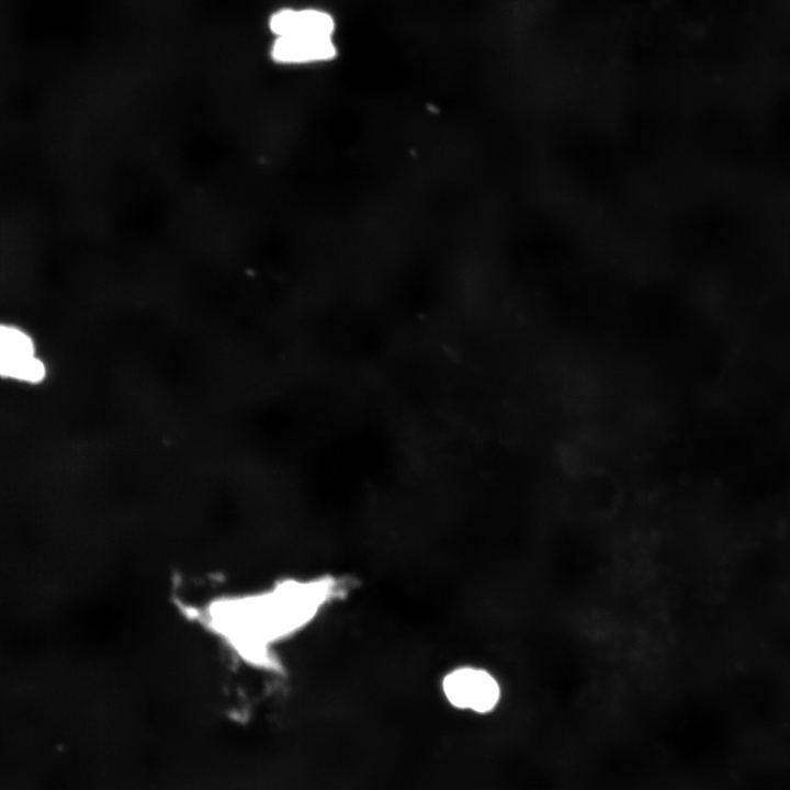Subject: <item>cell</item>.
<instances>
[{
    "label": "cell",
    "mask_w": 790,
    "mask_h": 790,
    "mask_svg": "<svg viewBox=\"0 0 790 790\" xmlns=\"http://www.w3.org/2000/svg\"><path fill=\"white\" fill-rule=\"evenodd\" d=\"M345 591L334 575L284 576L213 595L196 606L194 618L240 666L271 672L280 666V650Z\"/></svg>",
    "instance_id": "6da1fadb"
},
{
    "label": "cell",
    "mask_w": 790,
    "mask_h": 790,
    "mask_svg": "<svg viewBox=\"0 0 790 790\" xmlns=\"http://www.w3.org/2000/svg\"><path fill=\"white\" fill-rule=\"evenodd\" d=\"M621 503V490L612 478L598 473L579 475L566 487L563 512L578 523H596L611 518Z\"/></svg>",
    "instance_id": "7a4b0ae2"
},
{
    "label": "cell",
    "mask_w": 790,
    "mask_h": 790,
    "mask_svg": "<svg viewBox=\"0 0 790 790\" xmlns=\"http://www.w3.org/2000/svg\"><path fill=\"white\" fill-rule=\"evenodd\" d=\"M441 689L447 701L460 710L487 713L498 703L500 687L486 669L458 666L442 678Z\"/></svg>",
    "instance_id": "3957f363"
},
{
    "label": "cell",
    "mask_w": 790,
    "mask_h": 790,
    "mask_svg": "<svg viewBox=\"0 0 790 790\" xmlns=\"http://www.w3.org/2000/svg\"><path fill=\"white\" fill-rule=\"evenodd\" d=\"M47 374L33 337L16 325L0 323V377L27 385L42 383Z\"/></svg>",
    "instance_id": "277c9868"
},
{
    "label": "cell",
    "mask_w": 790,
    "mask_h": 790,
    "mask_svg": "<svg viewBox=\"0 0 790 790\" xmlns=\"http://www.w3.org/2000/svg\"><path fill=\"white\" fill-rule=\"evenodd\" d=\"M270 31L278 36H326L332 37V16L316 9H282L269 19Z\"/></svg>",
    "instance_id": "5b68a950"
},
{
    "label": "cell",
    "mask_w": 790,
    "mask_h": 790,
    "mask_svg": "<svg viewBox=\"0 0 790 790\" xmlns=\"http://www.w3.org/2000/svg\"><path fill=\"white\" fill-rule=\"evenodd\" d=\"M337 55L331 37L278 36L271 48V57L280 64H308L330 60Z\"/></svg>",
    "instance_id": "8992f818"
}]
</instances>
